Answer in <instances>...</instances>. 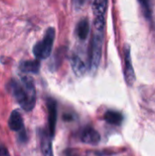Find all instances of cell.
Segmentation results:
<instances>
[{
  "label": "cell",
  "mask_w": 155,
  "mask_h": 156,
  "mask_svg": "<svg viewBox=\"0 0 155 156\" xmlns=\"http://www.w3.org/2000/svg\"><path fill=\"white\" fill-rule=\"evenodd\" d=\"M55 38V29L53 27L48 28L43 39L37 42L33 48V53L38 59L48 58L51 53L53 42Z\"/></svg>",
  "instance_id": "obj_2"
},
{
  "label": "cell",
  "mask_w": 155,
  "mask_h": 156,
  "mask_svg": "<svg viewBox=\"0 0 155 156\" xmlns=\"http://www.w3.org/2000/svg\"><path fill=\"white\" fill-rule=\"evenodd\" d=\"M125 49V70H124V77L128 86H132L135 81V74L132 65L131 60V54H130V47L126 46Z\"/></svg>",
  "instance_id": "obj_5"
},
{
  "label": "cell",
  "mask_w": 155,
  "mask_h": 156,
  "mask_svg": "<svg viewBox=\"0 0 155 156\" xmlns=\"http://www.w3.org/2000/svg\"><path fill=\"white\" fill-rule=\"evenodd\" d=\"M71 65H72V69H73L74 73L78 77H80L85 73L86 66L79 57L75 56L71 58Z\"/></svg>",
  "instance_id": "obj_11"
},
{
  "label": "cell",
  "mask_w": 155,
  "mask_h": 156,
  "mask_svg": "<svg viewBox=\"0 0 155 156\" xmlns=\"http://www.w3.org/2000/svg\"><path fill=\"white\" fill-rule=\"evenodd\" d=\"M51 136L47 132L42 131L40 133V144L41 151L44 156H53L52 154V144H51Z\"/></svg>",
  "instance_id": "obj_8"
},
{
  "label": "cell",
  "mask_w": 155,
  "mask_h": 156,
  "mask_svg": "<svg viewBox=\"0 0 155 156\" xmlns=\"http://www.w3.org/2000/svg\"><path fill=\"white\" fill-rule=\"evenodd\" d=\"M103 42V35L102 31H96L92 38L91 44V54H90V69L91 71H95L99 66L100 56H101V48Z\"/></svg>",
  "instance_id": "obj_3"
},
{
  "label": "cell",
  "mask_w": 155,
  "mask_h": 156,
  "mask_svg": "<svg viewBox=\"0 0 155 156\" xmlns=\"http://www.w3.org/2000/svg\"><path fill=\"white\" fill-rule=\"evenodd\" d=\"M47 106L48 111V128H49V134L51 137L54 136L56 122H57V103L55 100L49 98L47 101Z\"/></svg>",
  "instance_id": "obj_4"
},
{
  "label": "cell",
  "mask_w": 155,
  "mask_h": 156,
  "mask_svg": "<svg viewBox=\"0 0 155 156\" xmlns=\"http://www.w3.org/2000/svg\"><path fill=\"white\" fill-rule=\"evenodd\" d=\"M0 156H11L7 148L3 144H0Z\"/></svg>",
  "instance_id": "obj_14"
},
{
  "label": "cell",
  "mask_w": 155,
  "mask_h": 156,
  "mask_svg": "<svg viewBox=\"0 0 155 156\" xmlns=\"http://www.w3.org/2000/svg\"><path fill=\"white\" fill-rule=\"evenodd\" d=\"M107 1H103V0H97L94 1L92 4V10H93V14L95 16V17H100V16H104L106 8H107Z\"/></svg>",
  "instance_id": "obj_12"
},
{
  "label": "cell",
  "mask_w": 155,
  "mask_h": 156,
  "mask_svg": "<svg viewBox=\"0 0 155 156\" xmlns=\"http://www.w3.org/2000/svg\"><path fill=\"white\" fill-rule=\"evenodd\" d=\"M100 133L91 127H87L83 130L81 134V142L88 144H96L100 142Z\"/></svg>",
  "instance_id": "obj_7"
},
{
  "label": "cell",
  "mask_w": 155,
  "mask_h": 156,
  "mask_svg": "<svg viewBox=\"0 0 155 156\" xmlns=\"http://www.w3.org/2000/svg\"><path fill=\"white\" fill-rule=\"evenodd\" d=\"M19 69L21 71L26 73H38L40 69L39 60H24L19 64Z\"/></svg>",
  "instance_id": "obj_9"
},
{
  "label": "cell",
  "mask_w": 155,
  "mask_h": 156,
  "mask_svg": "<svg viewBox=\"0 0 155 156\" xmlns=\"http://www.w3.org/2000/svg\"><path fill=\"white\" fill-rule=\"evenodd\" d=\"M104 120L112 125H121L122 121H123V116L118 112H114V111H108L105 112L104 114Z\"/></svg>",
  "instance_id": "obj_10"
},
{
  "label": "cell",
  "mask_w": 155,
  "mask_h": 156,
  "mask_svg": "<svg viewBox=\"0 0 155 156\" xmlns=\"http://www.w3.org/2000/svg\"><path fill=\"white\" fill-rule=\"evenodd\" d=\"M6 88L23 110L30 112L34 109L37 101V91L31 77L23 76L19 80H11Z\"/></svg>",
  "instance_id": "obj_1"
},
{
  "label": "cell",
  "mask_w": 155,
  "mask_h": 156,
  "mask_svg": "<svg viewBox=\"0 0 155 156\" xmlns=\"http://www.w3.org/2000/svg\"><path fill=\"white\" fill-rule=\"evenodd\" d=\"M8 126L12 131L16 132L18 133L23 130H25L22 115L17 110H15L11 112L8 120Z\"/></svg>",
  "instance_id": "obj_6"
},
{
  "label": "cell",
  "mask_w": 155,
  "mask_h": 156,
  "mask_svg": "<svg viewBox=\"0 0 155 156\" xmlns=\"http://www.w3.org/2000/svg\"><path fill=\"white\" fill-rule=\"evenodd\" d=\"M89 31H90V25H89L88 20L85 18L80 20L77 26V28H76V32H77L78 37L80 39H85L88 37Z\"/></svg>",
  "instance_id": "obj_13"
}]
</instances>
